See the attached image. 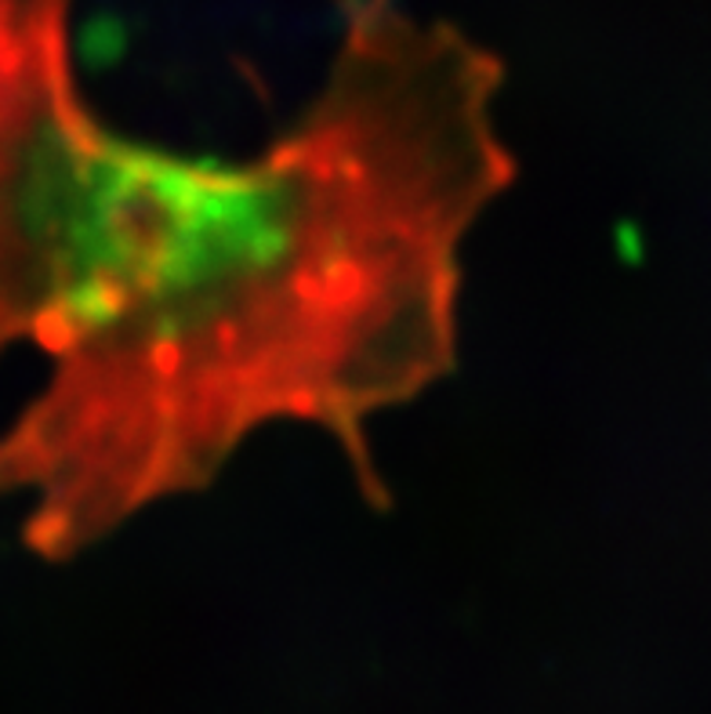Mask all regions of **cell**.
<instances>
[{"mask_svg": "<svg viewBox=\"0 0 711 714\" xmlns=\"http://www.w3.org/2000/svg\"><path fill=\"white\" fill-rule=\"evenodd\" d=\"M501 88L458 26L352 0L305 110L211 164L146 276L0 431L26 548L73 562L208 490L269 425L330 436L382 504L371 425L458 366L461 251L520 175Z\"/></svg>", "mask_w": 711, "mask_h": 714, "instance_id": "1", "label": "cell"}, {"mask_svg": "<svg viewBox=\"0 0 711 714\" xmlns=\"http://www.w3.org/2000/svg\"><path fill=\"white\" fill-rule=\"evenodd\" d=\"M211 164L105 127L73 55V0H0V355L55 360L157 262Z\"/></svg>", "mask_w": 711, "mask_h": 714, "instance_id": "2", "label": "cell"}]
</instances>
